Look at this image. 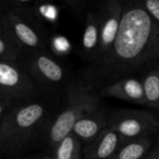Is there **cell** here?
Returning <instances> with one entry per match:
<instances>
[{"label": "cell", "instance_id": "1", "mask_svg": "<svg viewBox=\"0 0 159 159\" xmlns=\"http://www.w3.org/2000/svg\"><path fill=\"white\" fill-rule=\"evenodd\" d=\"M159 63V27L140 1L123 4L119 31L109 51L93 61L84 79L97 87Z\"/></svg>", "mask_w": 159, "mask_h": 159}, {"label": "cell", "instance_id": "2", "mask_svg": "<svg viewBox=\"0 0 159 159\" xmlns=\"http://www.w3.org/2000/svg\"><path fill=\"white\" fill-rule=\"evenodd\" d=\"M101 108L97 89L84 78L72 83L67 89V102L55 117L48 129V143L52 148L70 134L75 124L84 116Z\"/></svg>", "mask_w": 159, "mask_h": 159}, {"label": "cell", "instance_id": "3", "mask_svg": "<svg viewBox=\"0 0 159 159\" xmlns=\"http://www.w3.org/2000/svg\"><path fill=\"white\" fill-rule=\"evenodd\" d=\"M46 107L39 102L17 106L3 116L0 122V149L12 153L21 148L43 124Z\"/></svg>", "mask_w": 159, "mask_h": 159}, {"label": "cell", "instance_id": "4", "mask_svg": "<svg viewBox=\"0 0 159 159\" xmlns=\"http://www.w3.org/2000/svg\"><path fill=\"white\" fill-rule=\"evenodd\" d=\"M159 127V122L150 112L120 109L108 116V128L124 140L148 138Z\"/></svg>", "mask_w": 159, "mask_h": 159}, {"label": "cell", "instance_id": "5", "mask_svg": "<svg viewBox=\"0 0 159 159\" xmlns=\"http://www.w3.org/2000/svg\"><path fill=\"white\" fill-rule=\"evenodd\" d=\"M36 92L33 78L16 62L0 60V97L11 102L30 100Z\"/></svg>", "mask_w": 159, "mask_h": 159}, {"label": "cell", "instance_id": "6", "mask_svg": "<svg viewBox=\"0 0 159 159\" xmlns=\"http://www.w3.org/2000/svg\"><path fill=\"white\" fill-rule=\"evenodd\" d=\"M0 24L8 32L20 48L30 51L43 50L46 48V37L40 21L22 19L11 11H7L0 20Z\"/></svg>", "mask_w": 159, "mask_h": 159}, {"label": "cell", "instance_id": "7", "mask_svg": "<svg viewBox=\"0 0 159 159\" xmlns=\"http://www.w3.org/2000/svg\"><path fill=\"white\" fill-rule=\"evenodd\" d=\"M97 10L100 18V46L95 61L103 57L115 42L122 20L123 3L118 0H107L102 2Z\"/></svg>", "mask_w": 159, "mask_h": 159}, {"label": "cell", "instance_id": "8", "mask_svg": "<svg viewBox=\"0 0 159 159\" xmlns=\"http://www.w3.org/2000/svg\"><path fill=\"white\" fill-rule=\"evenodd\" d=\"M26 67L31 75L45 86L59 85L65 77L63 66L44 49L31 51L26 59Z\"/></svg>", "mask_w": 159, "mask_h": 159}, {"label": "cell", "instance_id": "9", "mask_svg": "<svg viewBox=\"0 0 159 159\" xmlns=\"http://www.w3.org/2000/svg\"><path fill=\"white\" fill-rule=\"evenodd\" d=\"M101 98H114L133 102L140 105H145V96L142 80L129 76L108 85H105L98 90Z\"/></svg>", "mask_w": 159, "mask_h": 159}, {"label": "cell", "instance_id": "10", "mask_svg": "<svg viewBox=\"0 0 159 159\" xmlns=\"http://www.w3.org/2000/svg\"><path fill=\"white\" fill-rule=\"evenodd\" d=\"M108 116L101 108L91 112L81 117L75 124L72 133L86 146L108 128Z\"/></svg>", "mask_w": 159, "mask_h": 159}, {"label": "cell", "instance_id": "11", "mask_svg": "<svg viewBox=\"0 0 159 159\" xmlns=\"http://www.w3.org/2000/svg\"><path fill=\"white\" fill-rule=\"evenodd\" d=\"M124 139L106 128L92 143L83 149L84 159H112Z\"/></svg>", "mask_w": 159, "mask_h": 159}, {"label": "cell", "instance_id": "12", "mask_svg": "<svg viewBox=\"0 0 159 159\" xmlns=\"http://www.w3.org/2000/svg\"><path fill=\"white\" fill-rule=\"evenodd\" d=\"M100 46V18L97 9L89 10L86 14L85 28L82 36L83 55L90 61H95Z\"/></svg>", "mask_w": 159, "mask_h": 159}, {"label": "cell", "instance_id": "13", "mask_svg": "<svg viewBox=\"0 0 159 159\" xmlns=\"http://www.w3.org/2000/svg\"><path fill=\"white\" fill-rule=\"evenodd\" d=\"M151 146L152 142L149 138L124 140L112 159H144Z\"/></svg>", "mask_w": 159, "mask_h": 159}, {"label": "cell", "instance_id": "14", "mask_svg": "<svg viewBox=\"0 0 159 159\" xmlns=\"http://www.w3.org/2000/svg\"><path fill=\"white\" fill-rule=\"evenodd\" d=\"M53 149V159H80L83 152L82 143L72 132L61 139Z\"/></svg>", "mask_w": 159, "mask_h": 159}, {"label": "cell", "instance_id": "15", "mask_svg": "<svg viewBox=\"0 0 159 159\" xmlns=\"http://www.w3.org/2000/svg\"><path fill=\"white\" fill-rule=\"evenodd\" d=\"M143 86L145 105L159 109V69H152L142 79Z\"/></svg>", "mask_w": 159, "mask_h": 159}, {"label": "cell", "instance_id": "16", "mask_svg": "<svg viewBox=\"0 0 159 159\" xmlns=\"http://www.w3.org/2000/svg\"><path fill=\"white\" fill-rule=\"evenodd\" d=\"M20 51V47L14 41L8 32L0 24V60L16 62Z\"/></svg>", "mask_w": 159, "mask_h": 159}, {"label": "cell", "instance_id": "17", "mask_svg": "<svg viewBox=\"0 0 159 159\" xmlns=\"http://www.w3.org/2000/svg\"><path fill=\"white\" fill-rule=\"evenodd\" d=\"M31 0H7V11L17 16L34 21H40Z\"/></svg>", "mask_w": 159, "mask_h": 159}, {"label": "cell", "instance_id": "18", "mask_svg": "<svg viewBox=\"0 0 159 159\" xmlns=\"http://www.w3.org/2000/svg\"><path fill=\"white\" fill-rule=\"evenodd\" d=\"M140 3L159 27V0H140Z\"/></svg>", "mask_w": 159, "mask_h": 159}, {"label": "cell", "instance_id": "19", "mask_svg": "<svg viewBox=\"0 0 159 159\" xmlns=\"http://www.w3.org/2000/svg\"><path fill=\"white\" fill-rule=\"evenodd\" d=\"M63 4L65 5V7L67 8H69L72 12H74L75 14L82 13L83 10L85 9V6H86V3L84 1H80V0H65L63 2Z\"/></svg>", "mask_w": 159, "mask_h": 159}, {"label": "cell", "instance_id": "20", "mask_svg": "<svg viewBox=\"0 0 159 159\" xmlns=\"http://www.w3.org/2000/svg\"><path fill=\"white\" fill-rule=\"evenodd\" d=\"M13 102L3 99L0 97V117H2L4 115H6L7 112V109H9L12 105Z\"/></svg>", "mask_w": 159, "mask_h": 159}, {"label": "cell", "instance_id": "21", "mask_svg": "<svg viewBox=\"0 0 159 159\" xmlns=\"http://www.w3.org/2000/svg\"><path fill=\"white\" fill-rule=\"evenodd\" d=\"M144 159H159V145L157 146L154 150L150 151Z\"/></svg>", "mask_w": 159, "mask_h": 159}, {"label": "cell", "instance_id": "22", "mask_svg": "<svg viewBox=\"0 0 159 159\" xmlns=\"http://www.w3.org/2000/svg\"><path fill=\"white\" fill-rule=\"evenodd\" d=\"M7 11V0H0V18Z\"/></svg>", "mask_w": 159, "mask_h": 159}, {"label": "cell", "instance_id": "23", "mask_svg": "<svg viewBox=\"0 0 159 159\" xmlns=\"http://www.w3.org/2000/svg\"><path fill=\"white\" fill-rule=\"evenodd\" d=\"M40 159H53V158H51V157H42V158H40Z\"/></svg>", "mask_w": 159, "mask_h": 159}, {"label": "cell", "instance_id": "24", "mask_svg": "<svg viewBox=\"0 0 159 159\" xmlns=\"http://www.w3.org/2000/svg\"><path fill=\"white\" fill-rule=\"evenodd\" d=\"M3 117V116H2ZM2 117H0V122H1V119H2Z\"/></svg>", "mask_w": 159, "mask_h": 159}, {"label": "cell", "instance_id": "25", "mask_svg": "<svg viewBox=\"0 0 159 159\" xmlns=\"http://www.w3.org/2000/svg\"><path fill=\"white\" fill-rule=\"evenodd\" d=\"M22 159H30V158H22Z\"/></svg>", "mask_w": 159, "mask_h": 159}, {"label": "cell", "instance_id": "26", "mask_svg": "<svg viewBox=\"0 0 159 159\" xmlns=\"http://www.w3.org/2000/svg\"><path fill=\"white\" fill-rule=\"evenodd\" d=\"M0 20H1V18H0Z\"/></svg>", "mask_w": 159, "mask_h": 159}]
</instances>
